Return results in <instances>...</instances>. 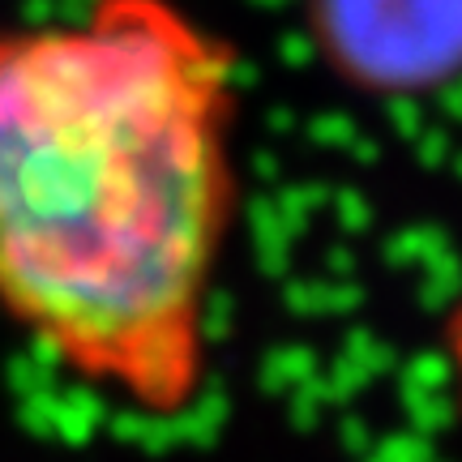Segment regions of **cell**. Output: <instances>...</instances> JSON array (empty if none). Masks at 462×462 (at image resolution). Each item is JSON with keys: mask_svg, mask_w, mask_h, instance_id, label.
Returning <instances> with one entry per match:
<instances>
[{"mask_svg": "<svg viewBox=\"0 0 462 462\" xmlns=\"http://www.w3.org/2000/svg\"><path fill=\"white\" fill-rule=\"evenodd\" d=\"M236 103V48L171 0L0 26V317L146 415L210 364Z\"/></svg>", "mask_w": 462, "mask_h": 462, "instance_id": "obj_1", "label": "cell"}, {"mask_svg": "<svg viewBox=\"0 0 462 462\" xmlns=\"http://www.w3.org/2000/svg\"><path fill=\"white\" fill-rule=\"evenodd\" d=\"M321 65L360 95L415 99L462 78V0H304Z\"/></svg>", "mask_w": 462, "mask_h": 462, "instance_id": "obj_2", "label": "cell"}]
</instances>
